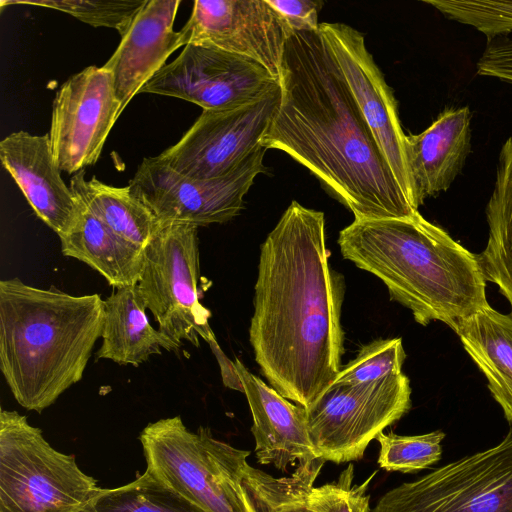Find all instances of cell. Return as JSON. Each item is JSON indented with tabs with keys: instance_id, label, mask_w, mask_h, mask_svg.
Wrapping results in <instances>:
<instances>
[{
	"instance_id": "1",
	"label": "cell",
	"mask_w": 512,
	"mask_h": 512,
	"mask_svg": "<svg viewBox=\"0 0 512 512\" xmlns=\"http://www.w3.org/2000/svg\"><path fill=\"white\" fill-rule=\"evenodd\" d=\"M344 288L328 263L324 213L293 201L260 249L249 339L271 387L304 408L342 369Z\"/></svg>"
},
{
	"instance_id": "2",
	"label": "cell",
	"mask_w": 512,
	"mask_h": 512,
	"mask_svg": "<svg viewBox=\"0 0 512 512\" xmlns=\"http://www.w3.org/2000/svg\"><path fill=\"white\" fill-rule=\"evenodd\" d=\"M281 99L260 144L305 166L355 219L418 213L381 153L320 30L291 32Z\"/></svg>"
},
{
	"instance_id": "3",
	"label": "cell",
	"mask_w": 512,
	"mask_h": 512,
	"mask_svg": "<svg viewBox=\"0 0 512 512\" xmlns=\"http://www.w3.org/2000/svg\"><path fill=\"white\" fill-rule=\"evenodd\" d=\"M344 259L372 273L418 324L452 329L489 305L479 256L418 212L410 217L355 219L342 229Z\"/></svg>"
},
{
	"instance_id": "4",
	"label": "cell",
	"mask_w": 512,
	"mask_h": 512,
	"mask_svg": "<svg viewBox=\"0 0 512 512\" xmlns=\"http://www.w3.org/2000/svg\"><path fill=\"white\" fill-rule=\"evenodd\" d=\"M104 300L0 281V369L15 400L41 413L79 382L101 337Z\"/></svg>"
},
{
	"instance_id": "5",
	"label": "cell",
	"mask_w": 512,
	"mask_h": 512,
	"mask_svg": "<svg viewBox=\"0 0 512 512\" xmlns=\"http://www.w3.org/2000/svg\"><path fill=\"white\" fill-rule=\"evenodd\" d=\"M146 471L205 512H246L238 487L250 451L190 431L180 416L147 424L139 435Z\"/></svg>"
},
{
	"instance_id": "6",
	"label": "cell",
	"mask_w": 512,
	"mask_h": 512,
	"mask_svg": "<svg viewBox=\"0 0 512 512\" xmlns=\"http://www.w3.org/2000/svg\"><path fill=\"white\" fill-rule=\"evenodd\" d=\"M101 488L16 411L0 412V512H78Z\"/></svg>"
},
{
	"instance_id": "7",
	"label": "cell",
	"mask_w": 512,
	"mask_h": 512,
	"mask_svg": "<svg viewBox=\"0 0 512 512\" xmlns=\"http://www.w3.org/2000/svg\"><path fill=\"white\" fill-rule=\"evenodd\" d=\"M198 228L183 223L163 224L145 248L138 287L158 329L172 340L199 347L216 338L211 312L202 305L198 282L200 258Z\"/></svg>"
},
{
	"instance_id": "8",
	"label": "cell",
	"mask_w": 512,
	"mask_h": 512,
	"mask_svg": "<svg viewBox=\"0 0 512 512\" xmlns=\"http://www.w3.org/2000/svg\"><path fill=\"white\" fill-rule=\"evenodd\" d=\"M371 512H512V428L497 445L388 490Z\"/></svg>"
},
{
	"instance_id": "9",
	"label": "cell",
	"mask_w": 512,
	"mask_h": 512,
	"mask_svg": "<svg viewBox=\"0 0 512 512\" xmlns=\"http://www.w3.org/2000/svg\"><path fill=\"white\" fill-rule=\"evenodd\" d=\"M411 407V388L402 372L360 384H332L307 414L317 458L335 464L363 458L369 443Z\"/></svg>"
},
{
	"instance_id": "10",
	"label": "cell",
	"mask_w": 512,
	"mask_h": 512,
	"mask_svg": "<svg viewBox=\"0 0 512 512\" xmlns=\"http://www.w3.org/2000/svg\"><path fill=\"white\" fill-rule=\"evenodd\" d=\"M267 149L260 145L239 167L212 179L182 175L157 157L145 158L128 186L160 223L197 227L225 223L243 209L244 196L257 175L267 172Z\"/></svg>"
},
{
	"instance_id": "11",
	"label": "cell",
	"mask_w": 512,
	"mask_h": 512,
	"mask_svg": "<svg viewBox=\"0 0 512 512\" xmlns=\"http://www.w3.org/2000/svg\"><path fill=\"white\" fill-rule=\"evenodd\" d=\"M280 99L279 84L245 104L203 110L182 138L156 157L174 171L191 178L225 176L261 145Z\"/></svg>"
},
{
	"instance_id": "12",
	"label": "cell",
	"mask_w": 512,
	"mask_h": 512,
	"mask_svg": "<svg viewBox=\"0 0 512 512\" xmlns=\"http://www.w3.org/2000/svg\"><path fill=\"white\" fill-rule=\"evenodd\" d=\"M279 86L258 62L200 44L185 45L139 93L180 98L203 110H220L255 100Z\"/></svg>"
},
{
	"instance_id": "13",
	"label": "cell",
	"mask_w": 512,
	"mask_h": 512,
	"mask_svg": "<svg viewBox=\"0 0 512 512\" xmlns=\"http://www.w3.org/2000/svg\"><path fill=\"white\" fill-rule=\"evenodd\" d=\"M320 33L396 181L418 209L397 101L367 50L363 34L346 24L327 22L320 23Z\"/></svg>"
},
{
	"instance_id": "14",
	"label": "cell",
	"mask_w": 512,
	"mask_h": 512,
	"mask_svg": "<svg viewBox=\"0 0 512 512\" xmlns=\"http://www.w3.org/2000/svg\"><path fill=\"white\" fill-rule=\"evenodd\" d=\"M120 116L112 74L89 66L71 76L56 93L49 132L58 169L78 173L99 159Z\"/></svg>"
},
{
	"instance_id": "15",
	"label": "cell",
	"mask_w": 512,
	"mask_h": 512,
	"mask_svg": "<svg viewBox=\"0 0 512 512\" xmlns=\"http://www.w3.org/2000/svg\"><path fill=\"white\" fill-rule=\"evenodd\" d=\"M180 33L184 46L208 45L247 57L277 80L290 34L266 0H196Z\"/></svg>"
},
{
	"instance_id": "16",
	"label": "cell",
	"mask_w": 512,
	"mask_h": 512,
	"mask_svg": "<svg viewBox=\"0 0 512 512\" xmlns=\"http://www.w3.org/2000/svg\"><path fill=\"white\" fill-rule=\"evenodd\" d=\"M0 159L35 214L59 238L75 228L84 205L61 178L49 134L7 135L0 142Z\"/></svg>"
},
{
	"instance_id": "17",
	"label": "cell",
	"mask_w": 512,
	"mask_h": 512,
	"mask_svg": "<svg viewBox=\"0 0 512 512\" xmlns=\"http://www.w3.org/2000/svg\"><path fill=\"white\" fill-rule=\"evenodd\" d=\"M180 4L181 0H147L103 65L112 74L120 114L166 65L167 58L184 46L180 31L173 30Z\"/></svg>"
},
{
	"instance_id": "18",
	"label": "cell",
	"mask_w": 512,
	"mask_h": 512,
	"mask_svg": "<svg viewBox=\"0 0 512 512\" xmlns=\"http://www.w3.org/2000/svg\"><path fill=\"white\" fill-rule=\"evenodd\" d=\"M234 363L252 414L258 463L287 471L297 462L318 459L309 436L306 409L250 373L239 359Z\"/></svg>"
},
{
	"instance_id": "19",
	"label": "cell",
	"mask_w": 512,
	"mask_h": 512,
	"mask_svg": "<svg viewBox=\"0 0 512 512\" xmlns=\"http://www.w3.org/2000/svg\"><path fill=\"white\" fill-rule=\"evenodd\" d=\"M469 108H447L420 134L405 136V149L418 205L446 191L470 152Z\"/></svg>"
},
{
	"instance_id": "20",
	"label": "cell",
	"mask_w": 512,
	"mask_h": 512,
	"mask_svg": "<svg viewBox=\"0 0 512 512\" xmlns=\"http://www.w3.org/2000/svg\"><path fill=\"white\" fill-rule=\"evenodd\" d=\"M146 304L138 285L118 288L104 300L102 343L97 359L138 367L150 356L178 352L181 344L155 329L146 314Z\"/></svg>"
},
{
	"instance_id": "21",
	"label": "cell",
	"mask_w": 512,
	"mask_h": 512,
	"mask_svg": "<svg viewBox=\"0 0 512 512\" xmlns=\"http://www.w3.org/2000/svg\"><path fill=\"white\" fill-rule=\"evenodd\" d=\"M453 330L486 377L494 400L512 428V310L503 314L488 305Z\"/></svg>"
},
{
	"instance_id": "22",
	"label": "cell",
	"mask_w": 512,
	"mask_h": 512,
	"mask_svg": "<svg viewBox=\"0 0 512 512\" xmlns=\"http://www.w3.org/2000/svg\"><path fill=\"white\" fill-rule=\"evenodd\" d=\"M60 241L64 256L84 262L110 286L118 289L138 284L145 249L117 235L85 206L75 228Z\"/></svg>"
},
{
	"instance_id": "23",
	"label": "cell",
	"mask_w": 512,
	"mask_h": 512,
	"mask_svg": "<svg viewBox=\"0 0 512 512\" xmlns=\"http://www.w3.org/2000/svg\"><path fill=\"white\" fill-rule=\"evenodd\" d=\"M79 171L70 188L87 210L122 238L146 248L162 224L152 211L133 195L129 186L114 187L96 177L85 179Z\"/></svg>"
},
{
	"instance_id": "24",
	"label": "cell",
	"mask_w": 512,
	"mask_h": 512,
	"mask_svg": "<svg viewBox=\"0 0 512 512\" xmlns=\"http://www.w3.org/2000/svg\"><path fill=\"white\" fill-rule=\"evenodd\" d=\"M486 216L489 237L479 260L486 280L496 284L512 306V136L500 151Z\"/></svg>"
},
{
	"instance_id": "25",
	"label": "cell",
	"mask_w": 512,
	"mask_h": 512,
	"mask_svg": "<svg viewBox=\"0 0 512 512\" xmlns=\"http://www.w3.org/2000/svg\"><path fill=\"white\" fill-rule=\"evenodd\" d=\"M324 463L320 458L299 463L284 477L248 465L238 487L246 512H311L308 495Z\"/></svg>"
},
{
	"instance_id": "26",
	"label": "cell",
	"mask_w": 512,
	"mask_h": 512,
	"mask_svg": "<svg viewBox=\"0 0 512 512\" xmlns=\"http://www.w3.org/2000/svg\"><path fill=\"white\" fill-rule=\"evenodd\" d=\"M78 512H205L147 471L116 488H101Z\"/></svg>"
},
{
	"instance_id": "27",
	"label": "cell",
	"mask_w": 512,
	"mask_h": 512,
	"mask_svg": "<svg viewBox=\"0 0 512 512\" xmlns=\"http://www.w3.org/2000/svg\"><path fill=\"white\" fill-rule=\"evenodd\" d=\"M441 430L414 436L380 433L375 440L380 450L377 463L388 472L416 473L427 469L441 459Z\"/></svg>"
},
{
	"instance_id": "28",
	"label": "cell",
	"mask_w": 512,
	"mask_h": 512,
	"mask_svg": "<svg viewBox=\"0 0 512 512\" xmlns=\"http://www.w3.org/2000/svg\"><path fill=\"white\" fill-rule=\"evenodd\" d=\"M146 2L147 0H2L1 6L23 4L59 10L91 26L113 28L122 37Z\"/></svg>"
},
{
	"instance_id": "29",
	"label": "cell",
	"mask_w": 512,
	"mask_h": 512,
	"mask_svg": "<svg viewBox=\"0 0 512 512\" xmlns=\"http://www.w3.org/2000/svg\"><path fill=\"white\" fill-rule=\"evenodd\" d=\"M406 358L401 338L376 340L363 346L358 355L342 367L332 384H360L402 373Z\"/></svg>"
},
{
	"instance_id": "30",
	"label": "cell",
	"mask_w": 512,
	"mask_h": 512,
	"mask_svg": "<svg viewBox=\"0 0 512 512\" xmlns=\"http://www.w3.org/2000/svg\"><path fill=\"white\" fill-rule=\"evenodd\" d=\"M446 17L475 27L489 41L512 31V1L426 0Z\"/></svg>"
},
{
	"instance_id": "31",
	"label": "cell",
	"mask_w": 512,
	"mask_h": 512,
	"mask_svg": "<svg viewBox=\"0 0 512 512\" xmlns=\"http://www.w3.org/2000/svg\"><path fill=\"white\" fill-rule=\"evenodd\" d=\"M373 472L362 483H353L354 465L349 463L336 481L312 487L308 495L311 512H371L368 487Z\"/></svg>"
},
{
	"instance_id": "32",
	"label": "cell",
	"mask_w": 512,
	"mask_h": 512,
	"mask_svg": "<svg viewBox=\"0 0 512 512\" xmlns=\"http://www.w3.org/2000/svg\"><path fill=\"white\" fill-rule=\"evenodd\" d=\"M276 12L286 30L291 32L320 30L318 13L322 1L312 0H266Z\"/></svg>"
},
{
	"instance_id": "33",
	"label": "cell",
	"mask_w": 512,
	"mask_h": 512,
	"mask_svg": "<svg viewBox=\"0 0 512 512\" xmlns=\"http://www.w3.org/2000/svg\"><path fill=\"white\" fill-rule=\"evenodd\" d=\"M208 344L218 361L224 385L243 393V386L238 376L235 363L225 355L216 338L211 339Z\"/></svg>"
}]
</instances>
